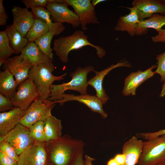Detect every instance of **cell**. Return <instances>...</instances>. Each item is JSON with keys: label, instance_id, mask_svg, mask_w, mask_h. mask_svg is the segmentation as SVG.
<instances>
[{"label": "cell", "instance_id": "cell-1", "mask_svg": "<svg viewBox=\"0 0 165 165\" xmlns=\"http://www.w3.org/2000/svg\"><path fill=\"white\" fill-rule=\"evenodd\" d=\"M46 143L48 157L54 165H69L85 145L82 141L72 138L67 134Z\"/></svg>", "mask_w": 165, "mask_h": 165}, {"label": "cell", "instance_id": "cell-2", "mask_svg": "<svg viewBox=\"0 0 165 165\" xmlns=\"http://www.w3.org/2000/svg\"><path fill=\"white\" fill-rule=\"evenodd\" d=\"M87 46L94 48L97 56L100 58H103L106 54V51L102 47L90 42L87 35L81 30H77L71 35L54 40L53 49L60 60L66 63L68 61V55L70 52Z\"/></svg>", "mask_w": 165, "mask_h": 165}, {"label": "cell", "instance_id": "cell-3", "mask_svg": "<svg viewBox=\"0 0 165 165\" xmlns=\"http://www.w3.org/2000/svg\"><path fill=\"white\" fill-rule=\"evenodd\" d=\"M92 65L86 66L83 68L78 67L74 72L70 74L72 77L71 80L67 82L59 84H53L51 86L50 97V100L57 101L61 100L63 96L67 90H72L79 92L81 95L87 94V89L89 85L87 81L88 74L95 71Z\"/></svg>", "mask_w": 165, "mask_h": 165}, {"label": "cell", "instance_id": "cell-4", "mask_svg": "<svg viewBox=\"0 0 165 165\" xmlns=\"http://www.w3.org/2000/svg\"><path fill=\"white\" fill-rule=\"evenodd\" d=\"M54 69L52 61L44 64L34 65L29 72L28 78L33 81L41 99H48L53 82L64 79V77L66 75L67 73H64L60 76L54 75L52 72Z\"/></svg>", "mask_w": 165, "mask_h": 165}, {"label": "cell", "instance_id": "cell-5", "mask_svg": "<svg viewBox=\"0 0 165 165\" xmlns=\"http://www.w3.org/2000/svg\"><path fill=\"white\" fill-rule=\"evenodd\" d=\"M165 162V135L143 142L138 165H156Z\"/></svg>", "mask_w": 165, "mask_h": 165}, {"label": "cell", "instance_id": "cell-6", "mask_svg": "<svg viewBox=\"0 0 165 165\" xmlns=\"http://www.w3.org/2000/svg\"><path fill=\"white\" fill-rule=\"evenodd\" d=\"M55 104V101L49 99L40 98L35 100L26 110L19 123L29 128L38 121H44L52 116L51 111Z\"/></svg>", "mask_w": 165, "mask_h": 165}, {"label": "cell", "instance_id": "cell-7", "mask_svg": "<svg viewBox=\"0 0 165 165\" xmlns=\"http://www.w3.org/2000/svg\"><path fill=\"white\" fill-rule=\"evenodd\" d=\"M40 98L38 89L33 80L28 78L19 85L11 101L14 107L26 111L31 104Z\"/></svg>", "mask_w": 165, "mask_h": 165}, {"label": "cell", "instance_id": "cell-8", "mask_svg": "<svg viewBox=\"0 0 165 165\" xmlns=\"http://www.w3.org/2000/svg\"><path fill=\"white\" fill-rule=\"evenodd\" d=\"M48 157L46 142L34 141L19 156L17 165H46Z\"/></svg>", "mask_w": 165, "mask_h": 165}, {"label": "cell", "instance_id": "cell-9", "mask_svg": "<svg viewBox=\"0 0 165 165\" xmlns=\"http://www.w3.org/2000/svg\"><path fill=\"white\" fill-rule=\"evenodd\" d=\"M3 141L8 143L19 156L34 141L29 128L20 123L6 134L0 136V141Z\"/></svg>", "mask_w": 165, "mask_h": 165}, {"label": "cell", "instance_id": "cell-10", "mask_svg": "<svg viewBox=\"0 0 165 165\" xmlns=\"http://www.w3.org/2000/svg\"><path fill=\"white\" fill-rule=\"evenodd\" d=\"M71 6L78 17L80 25L84 31L87 29L88 24H98L99 22L96 13L90 0H63Z\"/></svg>", "mask_w": 165, "mask_h": 165}, {"label": "cell", "instance_id": "cell-11", "mask_svg": "<svg viewBox=\"0 0 165 165\" xmlns=\"http://www.w3.org/2000/svg\"><path fill=\"white\" fill-rule=\"evenodd\" d=\"M69 5L63 0L49 3L46 7L51 13V19L54 22L70 24L74 28L80 25L78 16L75 13L68 8Z\"/></svg>", "mask_w": 165, "mask_h": 165}, {"label": "cell", "instance_id": "cell-12", "mask_svg": "<svg viewBox=\"0 0 165 165\" xmlns=\"http://www.w3.org/2000/svg\"><path fill=\"white\" fill-rule=\"evenodd\" d=\"M2 65L13 75L18 85L28 78L29 72L33 66L21 53L9 58Z\"/></svg>", "mask_w": 165, "mask_h": 165}, {"label": "cell", "instance_id": "cell-13", "mask_svg": "<svg viewBox=\"0 0 165 165\" xmlns=\"http://www.w3.org/2000/svg\"><path fill=\"white\" fill-rule=\"evenodd\" d=\"M156 67L157 65L153 64L145 71L138 70L130 73L124 80L123 95L125 96L135 95L138 88L156 74L152 70Z\"/></svg>", "mask_w": 165, "mask_h": 165}, {"label": "cell", "instance_id": "cell-14", "mask_svg": "<svg viewBox=\"0 0 165 165\" xmlns=\"http://www.w3.org/2000/svg\"><path fill=\"white\" fill-rule=\"evenodd\" d=\"M126 67L131 68L132 65L127 60L112 64L105 69L97 71L95 70V75L88 81L89 85L93 87L95 90L96 97L101 101L103 105H105L109 99V97L105 93L103 87V83L105 77L113 69L118 67Z\"/></svg>", "mask_w": 165, "mask_h": 165}, {"label": "cell", "instance_id": "cell-15", "mask_svg": "<svg viewBox=\"0 0 165 165\" xmlns=\"http://www.w3.org/2000/svg\"><path fill=\"white\" fill-rule=\"evenodd\" d=\"M11 11L13 18L12 24L22 36L25 37L35 17L31 11L26 8L14 6Z\"/></svg>", "mask_w": 165, "mask_h": 165}, {"label": "cell", "instance_id": "cell-16", "mask_svg": "<svg viewBox=\"0 0 165 165\" xmlns=\"http://www.w3.org/2000/svg\"><path fill=\"white\" fill-rule=\"evenodd\" d=\"M132 7L137 11L139 20L159 13L165 15V3L158 0H134Z\"/></svg>", "mask_w": 165, "mask_h": 165}, {"label": "cell", "instance_id": "cell-17", "mask_svg": "<svg viewBox=\"0 0 165 165\" xmlns=\"http://www.w3.org/2000/svg\"><path fill=\"white\" fill-rule=\"evenodd\" d=\"M69 101H76L85 105L92 112L99 113L102 118L106 119L108 114L104 110L103 104L96 95L89 94L75 95L74 94L64 93L62 100L57 101L62 105L65 102Z\"/></svg>", "mask_w": 165, "mask_h": 165}, {"label": "cell", "instance_id": "cell-18", "mask_svg": "<svg viewBox=\"0 0 165 165\" xmlns=\"http://www.w3.org/2000/svg\"><path fill=\"white\" fill-rule=\"evenodd\" d=\"M143 141L133 136L126 142L122 148V153L125 155L123 165H136L138 164L142 153Z\"/></svg>", "mask_w": 165, "mask_h": 165}, {"label": "cell", "instance_id": "cell-19", "mask_svg": "<svg viewBox=\"0 0 165 165\" xmlns=\"http://www.w3.org/2000/svg\"><path fill=\"white\" fill-rule=\"evenodd\" d=\"M130 11L129 13L119 16L114 29L116 31H126L131 37L136 35L139 20L135 8L125 7Z\"/></svg>", "mask_w": 165, "mask_h": 165}, {"label": "cell", "instance_id": "cell-20", "mask_svg": "<svg viewBox=\"0 0 165 165\" xmlns=\"http://www.w3.org/2000/svg\"><path fill=\"white\" fill-rule=\"evenodd\" d=\"M26 111L15 107L13 109L0 113V136L6 134L14 129L20 121Z\"/></svg>", "mask_w": 165, "mask_h": 165}, {"label": "cell", "instance_id": "cell-21", "mask_svg": "<svg viewBox=\"0 0 165 165\" xmlns=\"http://www.w3.org/2000/svg\"><path fill=\"white\" fill-rule=\"evenodd\" d=\"M165 25V15L155 14L138 23L136 35L140 36L147 33L148 29L152 28L157 32Z\"/></svg>", "mask_w": 165, "mask_h": 165}, {"label": "cell", "instance_id": "cell-22", "mask_svg": "<svg viewBox=\"0 0 165 165\" xmlns=\"http://www.w3.org/2000/svg\"><path fill=\"white\" fill-rule=\"evenodd\" d=\"M21 53L33 66L44 64L53 61L42 53L35 42H29Z\"/></svg>", "mask_w": 165, "mask_h": 165}, {"label": "cell", "instance_id": "cell-23", "mask_svg": "<svg viewBox=\"0 0 165 165\" xmlns=\"http://www.w3.org/2000/svg\"><path fill=\"white\" fill-rule=\"evenodd\" d=\"M18 85L13 75L7 69L0 72V93L11 99Z\"/></svg>", "mask_w": 165, "mask_h": 165}, {"label": "cell", "instance_id": "cell-24", "mask_svg": "<svg viewBox=\"0 0 165 165\" xmlns=\"http://www.w3.org/2000/svg\"><path fill=\"white\" fill-rule=\"evenodd\" d=\"M46 142L59 138L62 136L61 120L52 115L44 121Z\"/></svg>", "mask_w": 165, "mask_h": 165}, {"label": "cell", "instance_id": "cell-25", "mask_svg": "<svg viewBox=\"0 0 165 165\" xmlns=\"http://www.w3.org/2000/svg\"><path fill=\"white\" fill-rule=\"evenodd\" d=\"M5 30L15 53H21L29 42L27 39L22 36L12 24L8 26Z\"/></svg>", "mask_w": 165, "mask_h": 165}, {"label": "cell", "instance_id": "cell-26", "mask_svg": "<svg viewBox=\"0 0 165 165\" xmlns=\"http://www.w3.org/2000/svg\"><path fill=\"white\" fill-rule=\"evenodd\" d=\"M62 33L57 30H49L45 34L36 39L35 42L39 47L42 53L49 58L53 60V49L51 47L52 39L54 36Z\"/></svg>", "mask_w": 165, "mask_h": 165}, {"label": "cell", "instance_id": "cell-27", "mask_svg": "<svg viewBox=\"0 0 165 165\" xmlns=\"http://www.w3.org/2000/svg\"><path fill=\"white\" fill-rule=\"evenodd\" d=\"M31 11L35 18L44 21L48 25L50 30H57L63 32L65 27L63 24L53 22L51 13L44 7H37L31 9Z\"/></svg>", "mask_w": 165, "mask_h": 165}, {"label": "cell", "instance_id": "cell-28", "mask_svg": "<svg viewBox=\"0 0 165 165\" xmlns=\"http://www.w3.org/2000/svg\"><path fill=\"white\" fill-rule=\"evenodd\" d=\"M49 30L48 25L44 21L35 18L25 37L29 42H35L38 38L45 34Z\"/></svg>", "mask_w": 165, "mask_h": 165}, {"label": "cell", "instance_id": "cell-29", "mask_svg": "<svg viewBox=\"0 0 165 165\" xmlns=\"http://www.w3.org/2000/svg\"><path fill=\"white\" fill-rule=\"evenodd\" d=\"M10 42L6 30L0 31V66L15 52L10 45Z\"/></svg>", "mask_w": 165, "mask_h": 165}, {"label": "cell", "instance_id": "cell-30", "mask_svg": "<svg viewBox=\"0 0 165 165\" xmlns=\"http://www.w3.org/2000/svg\"><path fill=\"white\" fill-rule=\"evenodd\" d=\"M28 128L30 135L34 141L46 142L43 121H38Z\"/></svg>", "mask_w": 165, "mask_h": 165}, {"label": "cell", "instance_id": "cell-31", "mask_svg": "<svg viewBox=\"0 0 165 165\" xmlns=\"http://www.w3.org/2000/svg\"><path fill=\"white\" fill-rule=\"evenodd\" d=\"M157 61V69L155 72L160 76V81L163 82L165 79V51L157 55L156 57Z\"/></svg>", "mask_w": 165, "mask_h": 165}, {"label": "cell", "instance_id": "cell-32", "mask_svg": "<svg viewBox=\"0 0 165 165\" xmlns=\"http://www.w3.org/2000/svg\"><path fill=\"white\" fill-rule=\"evenodd\" d=\"M57 0H23L22 2L26 8L32 9L37 7H45L50 3L55 2Z\"/></svg>", "mask_w": 165, "mask_h": 165}, {"label": "cell", "instance_id": "cell-33", "mask_svg": "<svg viewBox=\"0 0 165 165\" xmlns=\"http://www.w3.org/2000/svg\"><path fill=\"white\" fill-rule=\"evenodd\" d=\"M0 151L12 157L17 162L18 161L19 156L14 148L6 141H0Z\"/></svg>", "mask_w": 165, "mask_h": 165}, {"label": "cell", "instance_id": "cell-34", "mask_svg": "<svg viewBox=\"0 0 165 165\" xmlns=\"http://www.w3.org/2000/svg\"><path fill=\"white\" fill-rule=\"evenodd\" d=\"M11 99L0 93V112H3L10 111L14 108Z\"/></svg>", "mask_w": 165, "mask_h": 165}, {"label": "cell", "instance_id": "cell-35", "mask_svg": "<svg viewBox=\"0 0 165 165\" xmlns=\"http://www.w3.org/2000/svg\"><path fill=\"white\" fill-rule=\"evenodd\" d=\"M165 135V129L152 132H143L138 133L136 136L145 140H148L157 136Z\"/></svg>", "mask_w": 165, "mask_h": 165}, {"label": "cell", "instance_id": "cell-36", "mask_svg": "<svg viewBox=\"0 0 165 165\" xmlns=\"http://www.w3.org/2000/svg\"><path fill=\"white\" fill-rule=\"evenodd\" d=\"M0 165H17V162L12 157L0 151Z\"/></svg>", "mask_w": 165, "mask_h": 165}, {"label": "cell", "instance_id": "cell-37", "mask_svg": "<svg viewBox=\"0 0 165 165\" xmlns=\"http://www.w3.org/2000/svg\"><path fill=\"white\" fill-rule=\"evenodd\" d=\"M84 153L83 148L77 153L69 165H85L83 158Z\"/></svg>", "mask_w": 165, "mask_h": 165}, {"label": "cell", "instance_id": "cell-38", "mask_svg": "<svg viewBox=\"0 0 165 165\" xmlns=\"http://www.w3.org/2000/svg\"><path fill=\"white\" fill-rule=\"evenodd\" d=\"M3 0H0V26H5L6 25L8 16L5 10L3 4Z\"/></svg>", "mask_w": 165, "mask_h": 165}, {"label": "cell", "instance_id": "cell-39", "mask_svg": "<svg viewBox=\"0 0 165 165\" xmlns=\"http://www.w3.org/2000/svg\"><path fill=\"white\" fill-rule=\"evenodd\" d=\"M158 34L151 37L152 41L154 43L165 42V28L157 32Z\"/></svg>", "mask_w": 165, "mask_h": 165}, {"label": "cell", "instance_id": "cell-40", "mask_svg": "<svg viewBox=\"0 0 165 165\" xmlns=\"http://www.w3.org/2000/svg\"><path fill=\"white\" fill-rule=\"evenodd\" d=\"M119 165H123L125 160V155L123 153L117 154L114 157Z\"/></svg>", "mask_w": 165, "mask_h": 165}, {"label": "cell", "instance_id": "cell-41", "mask_svg": "<svg viewBox=\"0 0 165 165\" xmlns=\"http://www.w3.org/2000/svg\"><path fill=\"white\" fill-rule=\"evenodd\" d=\"M95 159L92 158L87 155L84 156V162L85 165H93V162Z\"/></svg>", "mask_w": 165, "mask_h": 165}, {"label": "cell", "instance_id": "cell-42", "mask_svg": "<svg viewBox=\"0 0 165 165\" xmlns=\"http://www.w3.org/2000/svg\"><path fill=\"white\" fill-rule=\"evenodd\" d=\"M106 164L107 165H119L114 158H111L108 160Z\"/></svg>", "mask_w": 165, "mask_h": 165}, {"label": "cell", "instance_id": "cell-43", "mask_svg": "<svg viewBox=\"0 0 165 165\" xmlns=\"http://www.w3.org/2000/svg\"><path fill=\"white\" fill-rule=\"evenodd\" d=\"M165 96V79L163 82L160 94V97H163Z\"/></svg>", "mask_w": 165, "mask_h": 165}, {"label": "cell", "instance_id": "cell-44", "mask_svg": "<svg viewBox=\"0 0 165 165\" xmlns=\"http://www.w3.org/2000/svg\"><path fill=\"white\" fill-rule=\"evenodd\" d=\"M106 1L105 0H93L91 1L92 4L94 6L95 8V6L98 4Z\"/></svg>", "mask_w": 165, "mask_h": 165}, {"label": "cell", "instance_id": "cell-45", "mask_svg": "<svg viewBox=\"0 0 165 165\" xmlns=\"http://www.w3.org/2000/svg\"><path fill=\"white\" fill-rule=\"evenodd\" d=\"M156 165H165V162L159 163Z\"/></svg>", "mask_w": 165, "mask_h": 165}, {"label": "cell", "instance_id": "cell-46", "mask_svg": "<svg viewBox=\"0 0 165 165\" xmlns=\"http://www.w3.org/2000/svg\"><path fill=\"white\" fill-rule=\"evenodd\" d=\"M46 165H54L52 163H49L48 164H47Z\"/></svg>", "mask_w": 165, "mask_h": 165}, {"label": "cell", "instance_id": "cell-47", "mask_svg": "<svg viewBox=\"0 0 165 165\" xmlns=\"http://www.w3.org/2000/svg\"><path fill=\"white\" fill-rule=\"evenodd\" d=\"M162 1L164 3H165V0H162Z\"/></svg>", "mask_w": 165, "mask_h": 165}]
</instances>
